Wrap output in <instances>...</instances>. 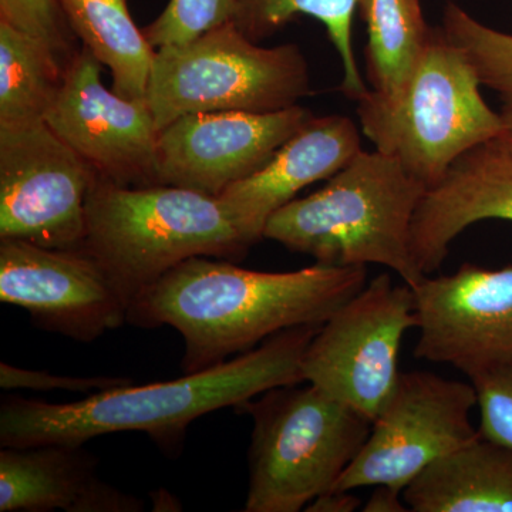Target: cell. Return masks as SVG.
<instances>
[{
	"label": "cell",
	"mask_w": 512,
	"mask_h": 512,
	"mask_svg": "<svg viewBox=\"0 0 512 512\" xmlns=\"http://www.w3.org/2000/svg\"><path fill=\"white\" fill-rule=\"evenodd\" d=\"M366 266L316 262L292 272L197 256L175 266L128 308L137 328L170 326L184 340L181 370L202 372L298 326L323 325L367 284Z\"/></svg>",
	"instance_id": "cell-1"
},
{
	"label": "cell",
	"mask_w": 512,
	"mask_h": 512,
	"mask_svg": "<svg viewBox=\"0 0 512 512\" xmlns=\"http://www.w3.org/2000/svg\"><path fill=\"white\" fill-rule=\"evenodd\" d=\"M320 326L284 330L221 365L167 382L130 383L73 403L6 397L0 446H84L106 434L138 431L175 453L192 421L239 407L274 387L305 383L302 359Z\"/></svg>",
	"instance_id": "cell-2"
},
{
	"label": "cell",
	"mask_w": 512,
	"mask_h": 512,
	"mask_svg": "<svg viewBox=\"0 0 512 512\" xmlns=\"http://www.w3.org/2000/svg\"><path fill=\"white\" fill-rule=\"evenodd\" d=\"M426 191L396 158L362 150L325 187L276 211L264 238L318 264L386 266L414 288L424 275L412 254V224Z\"/></svg>",
	"instance_id": "cell-3"
},
{
	"label": "cell",
	"mask_w": 512,
	"mask_h": 512,
	"mask_svg": "<svg viewBox=\"0 0 512 512\" xmlns=\"http://www.w3.org/2000/svg\"><path fill=\"white\" fill-rule=\"evenodd\" d=\"M255 245L218 197L171 187H127L97 178L86 202L83 247L128 302L197 256L238 262Z\"/></svg>",
	"instance_id": "cell-4"
},
{
	"label": "cell",
	"mask_w": 512,
	"mask_h": 512,
	"mask_svg": "<svg viewBox=\"0 0 512 512\" xmlns=\"http://www.w3.org/2000/svg\"><path fill=\"white\" fill-rule=\"evenodd\" d=\"M480 86L463 50L433 28L399 97L384 101L369 92L357 101L360 130L429 190L468 150L503 136V116L485 103Z\"/></svg>",
	"instance_id": "cell-5"
},
{
	"label": "cell",
	"mask_w": 512,
	"mask_h": 512,
	"mask_svg": "<svg viewBox=\"0 0 512 512\" xmlns=\"http://www.w3.org/2000/svg\"><path fill=\"white\" fill-rule=\"evenodd\" d=\"M299 384L237 407L254 423L245 512L305 510L335 487L372 430V421L315 384Z\"/></svg>",
	"instance_id": "cell-6"
},
{
	"label": "cell",
	"mask_w": 512,
	"mask_h": 512,
	"mask_svg": "<svg viewBox=\"0 0 512 512\" xmlns=\"http://www.w3.org/2000/svg\"><path fill=\"white\" fill-rule=\"evenodd\" d=\"M311 93L301 47H262L228 22L183 45L156 49L147 104L158 131L187 114L272 113Z\"/></svg>",
	"instance_id": "cell-7"
},
{
	"label": "cell",
	"mask_w": 512,
	"mask_h": 512,
	"mask_svg": "<svg viewBox=\"0 0 512 512\" xmlns=\"http://www.w3.org/2000/svg\"><path fill=\"white\" fill-rule=\"evenodd\" d=\"M413 328V289L377 275L320 326L302 359L303 380L373 421L396 387L400 348Z\"/></svg>",
	"instance_id": "cell-8"
},
{
	"label": "cell",
	"mask_w": 512,
	"mask_h": 512,
	"mask_svg": "<svg viewBox=\"0 0 512 512\" xmlns=\"http://www.w3.org/2000/svg\"><path fill=\"white\" fill-rule=\"evenodd\" d=\"M474 407L477 393L470 380L400 373L365 444L333 488L390 485L403 491L434 461L478 437L471 423Z\"/></svg>",
	"instance_id": "cell-9"
},
{
	"label": "cell",
	"mask_w": 512,
	"mask_h": 512,
	"mask_svg": "<svg viewBox=\"0 0 512 512\" xmlns=\"http://www.w3.org/2000/svg\"><path fill=\"white\" fill-rule=\"evenodd\" d=\"M97 178L46 121L0 127V239L82 248Z\"/></svg>",
	"instance_id": "cell-10"
},
{
	"label": "cell",
	"mask_w": 512,
	"mask_h": 512,
	"mask_svg": "<svg viewBox=\"0 0 512 512\" xmlns=\"http://www.w3.org/2000/svg\"><path fill=\"white\" fill-rule=\"evenodd\" d=\"M419 340L414 356L470 377L512 365V265L463 264L414 286Z\"/></svg>",
	"instance_id": "cell-11"
},
{
	"label": "cell",
	"mask_w": 512,
	"mask_h": 512,
	"mask_svg": "<svg viewBox=\"0 0 512 512\" xmlns=\"http://www.w3.org/2000/svg\"><path fill=\"white\" fill-rule=\"evenodd\" d=\"M99 62L84 49L66 66L47 126L73 148L100 180L146 187L157 185L158 136L147 101L106 89Z\"/></svg>",
	"instance_id": "cell-12"
},
{
	"label": "cell",
	"mask_w": 512,
	"mask_h": 512,
	"mask_svg": "<svg viewBox=\"0 0 512 512\" xmlns=\"http://www.w3.org/2000/svg\"><path fill=\"white\" fill-rule=\"evenodd\" d=\"M0 301L29 312L33 323L93 342L127 322L128 302L84 249L0 239Z\"/></svg>",
	"instance_id": "cell-13"
},
{
	"label": "cell",
	"mask_w": 512,
	"mask_h": 512,
	"mask_svg": "<svg viewBox=\"0 0 512 512\" xmlns=\"http://www.w3.org/2000/svg\"><path fill=\"white\" fill-rule=\"evenodd\" d=\"M305 107L187 114L158 136L157 184L222 194L251 177L311 119Z\"/></svg>",
	"instance_id": "cell-14"
},
{
	"label": "cell",
	"mask_w": 512,
	"mask_h": 512,
	"mask_svg": "<svg viewBox=\"0 0 512 512\" xmlns=\"http://www.w3.org/2000/svg\"><path fill=\"white\" fill-rule=\"evenodd\" d=\"M488 220L512 222V151L500 138L464 153L421 198L412 224L421 274L439 271L454 239Z\"/></svg>",
	"instance_id": "cell-15"
},
{
	"label": "cell",
	"mask_w": 512,
	"mask_h": 512,
	"mask_svg": "<svg viewBox=\"0 0 512 512\" xmlns=\"http://www.w3.org/2000/svg\"><path fill=\"white\" fill-rule=\"evenodd\" d=\"M360 151L362 136L355 121L340 114L312 116L261 170L231 185L218 198L256 244L276 211L308 185L338 174Z\"/></svg>",
	"instance_id": "cell-16"
},
{
	"label": "cell",
	"mask_w": 512,
	"mask_h": 512,
	"mask_svg": "<svg viewBox=\"0 0 512 512\" xmlns=\"http://www.w3.org/2000/svg\"><path fill=\"white\" fill-rule=\"evenodd\" d=\"M140 512L144 501L107 483L84 446L0 450V512Z\"/></svg>",
	"instance_id": "cell-17"
},
{
	"label": "cell",
	"mask_w": 512,
	"mask_h": 512,
	"mask_svg": "<svg viewBox=\"0 0 512 512\" xmlns=\"http://www.w3.org/2000/svg\"><path fill=\"white\" fill-rule=\"evenodd\" d=\"M403 500L413 512H512V448L478 434L421 471Z\"/></svg>",
	"instance_id": "cell-18"
},
{
	"label": "cell",
	"mask_w": 512,
	"mask_h": 512,
	"mask_svg": "<svg viewBox=\"0 0 512 512\" xmlns=\"http://www.w3.org/2000/svg\"><path fill=\"white\" fill-rule=\"evenodd\" d=\"M67 23L84 49L113 76V92L147 101L156 49L137 28L126 0H59Z\"/></svg>",
	"instance_id": "cell-19"
},
{
	"label": "cell",
	"mask_w": 512,
	"mask_h": 512,
	"mask_svg": "<svg viewBox=\"0 0 512 512\" xmlns=\"http://www.w3.org/2000/svg\"><path fill=\"white\" fill-rule=\"evenodd\" d=\"M366 22V77L370 92L384 101L402 93L433 28L424 19L421 0H360Z\"/></svg>",
	"instance_id": "cell-20"
},
{
	"label": "cell",
	"mask_w": 512,
	"mask_h": 512,
	"mask_svg": "<svg viewBox=\"0 0 512 512\" xmlns=\"http://www.w3.org/2000/svg\"><path fill=\"white\" fill-rule=\"evenodd\" d=\"M45 40L0 22V127L46 121L66 69Z\"/></svg>",
	"instance_id": "cell-21"
},
{
	"label": "cell",
	"mask_w": 512,
	"mask_h": 512,
	"mask_svg": "<svg viewBox=\"0 0 512 512\" xmlns=\"http://www.w3.org/2000/svg\"><path fill=\"white\" fill-rule=\"evenodd\" d=\"M360 0H234L231 23L252 42L259 43L279 32L296 16L318 19L342 60L343 94L359 101L370 92L366 86L355 50H353V19Z\"/></svg>",
	"instance_id": "cell-22"
},
{
	"label": "cell",
	"mask_w": 512,
	"mask_h": 512,
	"mask_svg": "<svg viewBox=\"0 0 512 512\" xmlns=\"http://www.w3.org/2000/svg\"><path fill=\"white\" fill-rule=\"evenodd\" d=\"M441 29L473 64L481 86L512 104V35L485 26L454 2L444 9Z\"/></svg>",
	"instance_id": "cell-23"
},
{
	"label": "cell",
	"mask_w": 512,
	"mask_h": 512,
	"mask_svg": "<svg viewBox=\"0 0 512 512\" xmlns=\"http://www.w3.org/2000/svg\"><path fill=\"white\" fill-rule=\"evenodd\" d=\"M232 12L234 0H170L143 32L154 49L183 45L231 22Z\"/></svg>",
	"instance_id": "cell-24"
},
{
	"label": "cell",
	"mask_w": 512,
	"mask_h": 512,
	"mask_svg": "<svg viewBox=\"0 0 512 512\" xmlns=\"http://www.w3.org/2000/svg\"><path fill=\"white\" fill-rule=\"evenodd\" d=\"M468 380L477 393L478 433L512 448V365L495 367Z\"/></svg>",
	"instance_id": "cell-25"
},
{
	"label": "cell",
	"mask_w": 512,
	"mask_h": 512,
	"mask_svg": "<svg viewBox=\"0 0 512 512\" xmlns=\"http://www.w3.org/2000/svg\"><path fill=\"white\" fill-rule=\"evenodd\" d=\"M0 22L45 40L60 56L72 45L59 0H0Z\"/></svg>",
	"instance_id": "cell-26"
},
{
	"label": "cell",
	"mask_w": 512,
	"mask_h": 512,
	"mask_svg": "<svg viewBox=\"0 0 512 512\" xmlns=\"http://www.w3.org/2000/svg\"><path fill=\"white\" fill-rule=\"evenodd\" d=\"M130 383H133V380L124 379V377L62 376L45 372V370H26L9 363H0V386L5 390L30 389L36 392L67 390V392L93 394Z\"/></svg>",
	"instance_id": "cell-27"
},
{
	"label": "cell",
	"mask_w": 512,
	"mask_h": 512,
	"mask_svg": "<svg viewBox=\"0 0 512 512\" xmlns=\"http://www.w3.org/2000/svg\"><path fill=\"white\" fill-rule=\"evenodd\" d=\"M363 507L359 497L352 494L349 490H332L320 494L316 497L305 511L308 512H355Z\"/></svg>",
	"instance_id": "cell-28"
},
{
	"label": "cell",
	"mask_w": 512,
	"mask_h": 512,
	"mask_svg": "<svg viewBox=\"0 0 512 512\" xmlns=\"http://www.w3.org/2000/svg\"><path fill=\"white\" fill-rule=\"evenodd\" d=\"M363 512H407L410 508L403 500V491L390 485H376L369 500L363 504Z\"/></svg>",
	"instance_id": "cell-29"
},
{
	"label": "cell",
	"mask_w": 512,
	"mask_h": 512,
	"mask_svg": "<svg viewBox=\"0 0 512 512\" xmlns=\"http://www.w3.org/2000/svg\"><path fill=\"white\" fill-rule=\"evenodd\" d=\"M501 116L504 120V131L500 140L508 150L512 151V104H504Z\"/></svg>",
	"instance_id": "cell-30"
}]
</instances>
